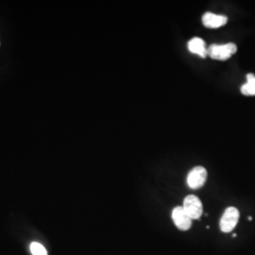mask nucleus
<instances>
[{
    "mask_svg": "<svg viewBox=\"0 0 255 255\" xmlns=\"http://www.w3.org/2000/svg\"><path fill=\"white\" fill-rule=\"evenodd\" d=\"M182 207L187 213V215L190 217V219H201L202 212H203V207H202L201 200L197 196L195 195L187 196L183 201Z\"/></svg>",
    "mask_w": 255,
    "mask_h": 255,
    "instance_id": "nucleus-3",
    "label": "nucleus"
},
{
    "mask_svg": "<svg viewBox=\"0 0 255 255\" xmlns=\"http://www.w3.org/2000/svg\"><path fill=\"white\" fill-rule=\"evenodd\" d=\"M188 49L193 54L199 55L201 58H205L207 55V48L205 42L200 37H194L188 42Z\"/></svg>",
    "mask_w": 255,
    "mask_h": 255,
    "instance_id": "nucleus-7",
    "label": "nucleus"
},
{
    "mask_svg": "<svg viewBox=\"0 0 255 255\" xmlns=\"http://www.w3.org/2000/svg\"><path fill=\"white\" fill-rule=\"evenodd\" d=\"M241 93L245 96H255V75H247V82L242 85Z\"/></svg>",
    "mask_w": 255,
    "mask_h": 255,
    "instance_id": "nucleus-8",
    "label": "nucleus"
},
{
    "mask_svg": "<svg viewBox=\"0 0 255 255\" xmlns=\"http://www.w3.org/2000/svg\"><path fill=\"white\" fill-rule=\"evenodd\" d=\"M239 219V211L236 207H228L223 213L219 226L223 233H230L236 228Z\"/></svg>",
    "mask_w": 255,
    "mask_h": 255,
    "instance_id": "nucleus-2",
    "label": "nucleus"
},
{
    "mask_svg": "<svg viewBox=\"0 0 255 255\" xmlns=\"http://www.w3.org/2000/svg\"><path fill=\"white\" fill-rule=\"evenodd\" d=\"M32 255H47L46 248L38 242H32L29 246Z\"/></svg>",
    "mask_w": 255,
    "mask_h": 255,
    "instance_id": "nucleus-9",
    "label": "nucleus"
},
{
    "mask_svg": "<svg viewBox=\"0 0 255 255\" xmlns=\"http://www.w3.org/2000/svg\"><path fill=\"white\" fill-rule=\"evenodd\" d=\"M172 219L177 228L180 229L181 231H187L191 228L192 219L182 206L174 208L172 211Z\"/></svg>",
    "mask_w": 255,
    "mask_h": 255,
    "instance_id": "nucleus-5",
    "label": "nucleus"
},
{
    "mask_svg": "<svg viewBox=\"0 0 255 255\" xmlns=\"http://www.w3.org/2000/svg\"><path fill=\"white\" fill-rule=\"evenodd\" d=\"M207 180V170L203 166L192 168L187 176V184L191 189H199L204 185Z\"/></svg>",
    "mask_w": 255,
    "mask_h": 255,
    "instance_id": "nucleus-4",
    "label": "nucleus"
},
{
    "mask_svg": "<svg viewBox=\"0 0 255 255\" xmlns=\"http://www.w3.org/2000/svg\"><path fill=\"white\" fill-rule=\"evenodd\" d=\"M237 46L234 43H228L224 45L214 44L207 49V54L214 60L226 61L231 58L232 55L237 53Z\"/></svg>",
    "mask_w": 255,
    "mask_h": 255,
    "instance_id": "nucleus-1",
    "label": "nucleus"
},
{
    "mask_svg": "<svg viewBox=\"0 0 255 255\" xmlns=\"http://www.w3.org/2000/svg\"><path fill=\"white\" fill-rule=\"evenodd\" d=\"M228 21V18L224 15H219L213 12H206L202 16V23L206 27L218 28L224 26Z\"/></svg>",
    "mask_w": 255,
    "mask_h": 255,
    "instance_id": "nucleus-6",
    "label": "nucleus"
}]
</instances>
